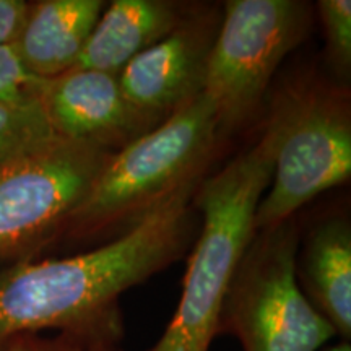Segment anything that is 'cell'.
I'll return each mask as SVG.
<instances>
[{"instance_id":"1","label":"cell","mask_w":351,"mask_h":351,"mask_svg":"<svg viewBox=\"0 0 351 351\" xmlns=\"http://www.w3.org/2000/svg\"><path fill=\"white\" fill-rule=\"evenodd\" d=\"M195 189L93 251L0 267V351L15 337L44 330L122 341V293L179 261L195 241Z\"/></svg>"},{"instance_id":"2","label":"cell","mask_w":351,"mask_h":351,"mask_svg":"<svg viewBox=\"0 0 351 351\" xmlns=\"http://www.w3.org/2000/svg\"><path fill=\"white\" fill-rule=\"evenodd\" d=\"M276 130L267 121L256 143L197 186L192 204L200 232L192 247L182 296L169 326L150 351H208L218 335L226 291L254 236L258 202L270 186Z\"/></svg>"},{"instance_id":"3","label":"cell","mask_w":351,"mask_h":351,"mask_svg":"<svg viewBox=\"0 0 351 351\" xmlns=\"http://www.w3.org/2000/svg\"><path fill=\"white\" fill-rule=\"evenodd\" d=\"M218 109L202 91L150 132L112 153L60 241H90L122 234L187 189L217 150Z\"/></svg>"},{"instance_id":"4","label":"cell","mask_w":351,"mask_h":351,"mask_svg":"<svg viewBox=\"0 0 351 351\" xmlns=\"http://www.w3.org/2000/svg\"><path fill=\"white\" fill-rule=\"evenodd\" d=\"M276 130L271 181L254 217L257 231L282 225L351 174L350 95L324 80H302L274 101Z\"/></svg>"},{"instance_id":"5","label":"cell","mask_w":351,"mask_h":351,"mask_svg":"<svg viewBox=\"0 0 351 351\" xmlns=\"http://www.w3.org/2000/svg\"><path fill=\"white\" fill-rule=\"evenodd\" d=\"M300 243L296 217L256 232L226 291L218 333L234 335L244 351L327 346L337 332L298 285Z\"/></svg>"},{"instance_id":"6","label":"cell","mask_w":351,"mask_h":351,"mask_svg":"<svg viewBox=\"0 0 351 351\" xmlns=\"http://www.w3.org/2000/svg\"><path fill=\"white\" fill-rule=\"evenodd\" d=\"M112 153L52 137L0 166V262L36 258L60 241Z\"/></svg>"},{"instance_id":"7","label":"cell","mask_w":351,"mask_h":351,"mask_svg":"<svg viewBox=\"0 0 351 351\" xmlns=\"http://www.w3.org/2000/svg\"><path fill=\"white\" fill-rule=\"evenodd\" d=\"M309 26L311 5L300 0L225 2L204 88L218 109L221 135L256 117L276 69Z\"/></svg>"},{"instance_id":"8","label":"cell","mask_w":351,"mask_h":351,"mask_svg":"<svg viewBox=\"0 0 351 351\" xmlns=\"http://www.w3.org/2000/svg\"><path fill=\"white\" fill-rule=\"evenodd\" d=\"M219 21L213 8L189 13L173 33L134 57L119 72L125 98L148 117L163 122L200 95Z\"/></svg>"},{"instance_id":"9","label":"cell","mask_w":351,"mask_h":351,"mask_svg":"<svg viewBox=\"0 0 351 351\" xmlns=\"http://www.w3.org/2000/svg\"><path fill=\"white\" fill-rule=\"evenodd\" d=\"M38 98L57 137L91 142L114 153L161 124L125 98L119 73L70 69L44 82Z\"/></svg>"},{"instance_id":"10","label":"cell","mask_w":351,"mask_h":351,"mask_svg":"<svg viewBox=\"0 0 351 351\" xmlns=\"http://www.w3.org/2000/svg\"><path fill=\"white\" fill-rule=\"evenodd\" d=\"M104 5L101 0L29 2L25 25L12 47L39 80L62 75L77 65Z\"/></svg>"},{"instance_id":"11","label":"cell","mask_w":351,"mask_h":351,"mask_svg":"<svg viewBox=\"0 0 351 351\" xmlns=\"http://www.w3.org/2000/svg\"><path fill=\"white\" fill-rule=\"evenodd\" d=\"M187 15L166 0H114L101 13L73 69L119 73L134 57L173 33Z\"/></svg>"},{"instance_id":"12","label":"cell","mask_w":351,"mask_h":351,"mask_svg":"<svg viewBox=\"0 0 351 351\" xmlns=\"http://www.w3.org/2000/svg\"><path fill=\"white\" fill-rule=\"evenodd\" d=\"M296 278L307 301L337 335L351 337V226L343 215L320 221L296 256Z\"/></svg>"},{"instance_id":"13","label":"cell","mask_w":351,"mask_h":351,"mask_svg":"<svg viewBox=\"0 0 351 351\" xmlns=\"http://www.w3.org/2000/svg\"><path fill=\"white\" fill-rule=\"evenodd\" d=\"M52 137L39 98L20 103H0V166Z\"/></svg>"},{"instance_id":"14","label":"cell","mask_w":351,"mask_h":351,"mask_svg":"<svg viewBox=\"0 0 351 351\" xmlns=\"http://www.w3.org/2000/svg\"><path fill=\"white\" fill-rule=\"evenodd\" d=\"M317 10L326 34L328 60L340 75H348L351 65V2L320 0Z\"/></svg>"},{"instance_id":"15","label":"cell","mask_w":351,"mask_h":351,"mask_svg":"<svg viewBox=\"0 0 351 351\" xmlns=\"http://www.w3.org/2000/svg\"><path fill=\"white\" fill-rule=\"evenodd\" d=\"M2 351H122L121 341L88 339L73 333H57L46 337L43 333H25L8 341Z\"/></svg>"},{"instance_id":"16","label":"cell","mask_w":351,"mask_h":351,"mask_svg":"<svg viewBox=\"0 0 351 351\" xmlns=\"http://www.w3.org/2000/svg\"><path fill=\"white\" fill-rule=\"evenodd\" d=\"M44 80L33 77L12 46H0V103L38 98Z\"/></svg>"},{"instance_id":"17","label":"cell","mask_w":351,"mask_h":351,"mask_svg":"<svg viewBox=\"0 0 351 351\" xmlns=\"http://www.w3.org/2000/svg\"><path fill=\"white\" fill-rule=\"evenodd\" d=\"M29 2L0 0V46H12L23 28Z\"/></svg>"},{"instance_id":"18","label":"cell","mask_w":351,"mask_h":351,"mask_svg":"<svg viewBox=\"0 0 351 351\" xmlns=\"http://www.w3.org/2000/svg\"><path fill=\"white\" fill-rule=\"evenodd\" d=\"M320 351H351V345L350 341H340L339 345H332V346H324Z\"/></svg>"}]
</instances>
